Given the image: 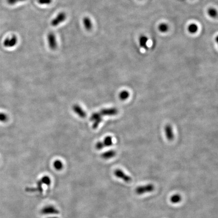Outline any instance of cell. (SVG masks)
<instances>
[{
  "instance_id": "1",
  "label": "cell",
  "mask_w": 218,
  "mask_h": 218,
  "mask_svg": "<svg viewBox=\"0 0 218 218\" xmlns=\"http://www.w3.org/2000/svg\"><path fill=\"white\" fill-rule=\"evenodd\" d=\"M118 113V109L115 108H106L100 110L99 112L93 113L91 116V122L92 123V128L96 129L102 122L104 116H115Z\"/></svg>"
},
{
  "instance_id": "2",
  "label": "cell",
  "mask_w": 218,
  "mask_h": 218,
  "mask_svg": "<svg viewBox=\"0 0 218 218\" xmlns=\"http://www.w3.org/2000/svg\"><path fill=\"white\" fill-rule=\"evenodd\" d=\"M113 138L110 136H108L102 141H100L96 144V149L97 150H101L103 148L110 146L113 145Z\"/></svg>"
},
{
  "instance_id": "3",
  "label": "cell",
  "mask_w": 218,
  "mask_h": 218,
  "mask_svg": "<svg viewBox=\"0 0 218 218\" xmlns=\"http://www.w3.org/2000/svg\"><path fill=\"white\" fill-rule=\"evenodd\" d=\"M154 187L152 184H149L143 186L137 187L135 189V192L138 195H141L145 193L151 192L154 190Z\"/></svg>"
},
{
  "instance_id": "4",
  "label": "cell",
  "mask_w": 218,
  "mask_h": 218,
  "mask_svg": "<svg viewBox=\"0 0 218 218\" xmlns=\"http://www.w3.org/2000/svg\"><path fill=\"white\" fill-rule=\"evenodd\" d=\"M67 18V15L65 12H60L51 21V24L52 26L56 27L65 21Z\"/></svg>"
},
{
  "instance_id": "5",
  "label": "cell",
  "mask_w": 218,
  "mask_h": 218,
  "mask_svg": "<svg viewBox=\"0 0 218 218\" xmlns=\"http://www.w3.org/2000/svg\"><path fill=\"white\" fill-rule=\"evenodd\" d=\"M47 40H48L49 47L52 50H55L57 48V41L56 40V36L53 32H50L47 35Z\"/></svg>"
},
{
  "instance_id": "6",
  "label": "cell",
  "mask_w": 218,
  "mask_h": 218,
  "mask_svg": "<svg viewBox=\"0 0 218 218\" xmlns=\"http://www.w3.org/2000/svg\"><path fill=\"white\" fill-rule=\"evenodd\" d=\"M40 213L42 215L58 214L59 211L53 206L49 205L43 207L40 211Z\"/></svg>"
},
{
  "instance_id": "7",
  "label": "cell",
  "mask_w": 218,
  "mask_h": 218,
  "mask_svg": "<svg viewBox=\"0 0 218 218\" xmlns=\"http://www.w3.org/2000/svg\"><path fill=\"white\" fill-rule=\"evenodd\" d=\"M18 43V38L16 36H13L10 38H7L4 40V47L6 48H11L15 47Z\"/></svg>"
},
{
  "instance_id": "8",
  "label": "cell",
  "mask_w": 218,
  "mask_h": 218,
  "mask_svg": "<svg viewBox=\"0 0 218 218\" xmlns=\"http://www.w3.org/2000/svg\"><path fill=\"white\" fill-rule=\"evenodd\" d=\"M115 175L118 178L122 179L123 181L127 183H129L132 181L131 177L126 174L123 171L120 169H116L114 171Z\"/></svg>"
},
{
  "instance_id": "9",
  "label": "cell",
  "mask_w": 218,
  "mask_h": 218,
  "mask_svg": "<svg viewBox=\"0 0 218 218\" xmlns=\"http://www.w3.org/2000/svg\"><path fill=\"white\" fill-rule=\"evenodd\" d=\"M72 110L76 114L81 118H84L87 116V113L78 104L74 105L72 107Z\"/></svg>"
},
{
  "instance_id": "10",
  "label": "cell",
  "mask_w": 218,
  "mask_h": 218,
  "mask_svg": "<svg viewBox=\"0 0 218 218\" xmlns=\"http://www.w3.org/2000/svg\"><path fill=\"white\" fill-rule=\"evenodd\" d=\"M37 186L36 187H27L26 188V192H40L41 193L43 192V188L42 187V185L43 184V182L41 180H39L37 182Z\"/></svg>"
},
{
  "instance_id": "11",
  "label": "cell",
  "mask_w": 218,
  "mask_h": 218,
  "mask_svg": "<svg viewBox=\"0 0 218 218\" xmlns=\"http://www.w3.org/2000/svg\"><path fill=\"white\" fill-rule=\"evenodd\" d=\"M165 132L168 140H173L174 135L173 133V129L170 125H167L165 127Z\"/></svg>"
},
{
  "instance_id": "12",
  "label": "cell",
  "mask_w": 218,
  "mask_h": 218,
  "mask_svg": "<svg viewBox=\"0 0 218 218\" xmlns=\"http://www.w3.org/2000/svg\"><path fill=\"white\" fill-rule=\"evenodd\" d=\"M83 24L85 29L88 31H90L92 28V23L91 19L88 17H85L83 18Z\"/></svg>"
},
{
  "instance_id": "13",
  "label": "cell",
  "mask_w": 218,
  "mask_h": 218,
  "mask_svg": "<svg viewBox=\"0 0 218 218\" xmlns=\"http://www.w3.org/2000/svg\"><path fill=\"white\" fill-rule=\"evenodd\" d=\"M116 153L115 150H110L107 152H104L101 154V157L104 159L108 160L112 158L113 157H115L116 155Z\"/></svg>"
},
{
  "instance_id": "14",
  "label": "cell",
  "mask_w": 218,
  "mask_h": 218,
  "mask_svg": "<svg viewBox=\"0 0 218 218\" xmlns=\"http://www.w3.org/2000/svg\"><path fill=\"white\" fill-rule=\"evenodd\" d=\"M148 38L145 36H140V46L141 48H143L145 50H148V45H147V43H148Z\"/></svg>"
},
{
  "instance_id": "15",
  "label": "cell",
  "mask_w": 218,
  "mask_h": 218,
  "mask_svg": "<svg viewBox=\"0 0 218 218\" xmlns=\"http://www.w3.org/2000/svg\"><path fill=\"white\" fill-rule=\"evenodd\" d=\"M54 167L56 170L60 171L63 168V164L62 162V161L59 160H57L54 161L53 163Z\"/></svg>"
},
{
  "instance_id": "16",
  "label": "cell",
  "mask_w": 218,
  "mask_h": 218,
  "mask_svg": "<svg viewBox=\"0 0 218 218\" xmlns=\"http://www.w3.org/2000/svg\"><path fill=\"white\" fill-rule=\"evenodd\" d=\"M129 96H130V93H129V92L124 90V91L120 92L119 97L120 100H122V101H125L129 97Z\"/></svg>"
},
{
  "instance_id": "17",
  "label": "cell",
  "mask_w": 218,
  "mask_h": 218,
  "mask_svg": "<svg viewBox=\"0 0 218 218\" xmlns=\"http://www.w3.org/2000/svg\"><path fill=\"white\" fill-rule=\"evenodd\" d=\"M188 31L190 33H195L198 31V26L197 24L192 23L188 27Z\"/></svg>"
},
{
  "instance_id": "18",
  "label": "cell",
  "mask_w": 218,
  "mask_h": 218,
  "mask_svg": "<svg viewBox=\"0 0 218 218\" xmlns=\"http://www.w3.org/2000/svg\"><path fill=\"white\" fill-rule=\"evenodd\" d=\"M181 200V196L179 194H176L172 196L170 201L173 204H177Z\"/></svg>"
},
{
  "instance_id": "19",
  "label": "cell",
  "mask_w": 218,
  "mask_h": 218,
  "mask_svg": "<svg viewBox=\"0 0 218 218\" xmlns=\"http://www.w3.org/2000/svg\"><path fill=\"white\" fill-rule=\"evenodd\" d=\"M41 181L43 182V184L47 186H50L51 183V178H50L48 176H44L40 179Z\"/></svg>"
},
{
  "instance_id": "20",
  "label": "cell",
  "mask_w": 218,
  "mask_h": 218,
  "mask_svg": "<svg viewBox=\"0 0 218 218\" xmlns=\"http://www.w3.org/2000/svg\"><path fill=\"white\" fill-rule=\"evenodd\" d=\"M169 27L167 24L166 23H161L159 26V30L161 31V32H166L168 31Z\"/></svg>"
},
{
  "instance_id": "21",
  "label": "cell",
  "mask_w": 218,
  "mask_h": 218,
  "mask_svg": "<svg viewBox=\"0 0 218 218\" xmlns=\"http://www.w3.org/2000/svg\"><path fill=\"white\" fill-rule=\"evenodd\" d=\"M207 12H208L209 16H211V17L215 18L217 16V12L216 10L214 8H210L208 10Z\"/></svg>"
},
{
  "instance_id": "22",
  "label": "cell",
  "mask_w": 218,
  "mask_h": 218,
  "mask_svg": "<svg viewBox=\"0 0 218 218\" xmlns=\"http://www.w3.org/2000/svg\"><path fill=\"white\" fill-rule=\"evenodd\" d=\"M8 120V116L4 113H0V122H4Z\"/></svg>"
},
{
  "instance_id": "23",
  "label": "cell",
  "mask_w": 218,
  "mask_h": 218,
  "mask_svg": "<svg viewBox=\"0 0 218 218\" xmlns=\"http://www.w3.org/2000/svg\"><path fill=\"white\" fill-rule=\"evenodd\" d=\"M26 0H7V2L10 5H14L19 2L25 1Z\"/></svg>"
},
{
  "instance_id": "24",
  "label": "cell",
  "mask_w": 218,
  "mask_h": 218,
  "mask_svg": "<svg viewBox=\"0 0 218 218\" xmlns=\"http://www.w3.org/2000/svg\"><path fill=\"white\" fill-rule=\"evenodd\" d=\"M53 0H37V2L40 5H50Z\"/></svg>"
},
{
  "instance_id": "25",
  "label": "cell",
  "mask_w": 218,
  "mask_h": 218,
  "mask_svg": "<svg viewBox=\"0 0 218 218\" xmlns=\"http://www.w3.org/2000/svg\"><path fill=\"white\" fill-rule=\"evenodd\" d=\"M59 218V217H49V218Z\"/></svg>"
}]
</instances>
